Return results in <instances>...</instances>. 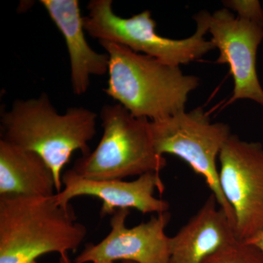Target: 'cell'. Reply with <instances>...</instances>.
<instances>
[{
  "mask_svg": "<svg viewBox=\"0 0 263 263\" xmlns=\"http://www.w3.org/2000/svg\"><path fill=\"white\" fill-rule=\"evenodd\" d=\"M56 182L41 156L0 139V196L51 197Z\"/></svg>",
  "mask_w": 263,
  "mask_h": 263,
  "instance_id": "4fadbf2b",
  "label": "cell"
},
{
  "mask_svg": "<svg viewBox=\"0 0 263 263\" xmlns=\"http://www.w3.org/2000/svg\"><path fill=\"white\" fill-rule=\"evenodd\" d=\"M129 214V209L116 211L109 234L97 245H86L73 263H169L170 237L164 231L171 220L170 213L157 214L146 222L128 228Z\"/></svg>",
  "mask_w": 263,
  "mask_h": 263,
  "instance_id": "9c48e42d",
  "label": "cell"
},
{
  "mask_svg": "<svg viewBox=\"0 0 263 263\" xmlns=\"http://www.w3.org/2000/svg\"><path fill=\"white\" fill-rule=\"evenodd\" d=\"M62 182L65 188L55 194L54 198L62 207L70 206L69 202L76 197L91 196L98 197L103 202L101 217L112 216L120 209H135L144 214L168 212V202L154 195L156 190L160 194L164 190L159 173H147L131 181H95L81 177L70 169L62 174Z\"/></svg>",
  "mask_w": 263,
  "mask_h": 263,
  "instance_id": "30bf717a",
  "label": "cell"
},
{
  "mask_svg": "<svg viewBox=\"0 0 263 263\" xmlns=\"http://www.w3.org/2000/svg\"><path fill=\"white\" fill-rule=\"evenodd\" d=\"M238 240L234 221L211 194L197 214L170 237L169 263H201Z\"/></svg>",
  "mask_w": 263,
  "mask_h": 263,
  "instance_id": "8fae6325",
  "label": "cell"
},
{
  "mask_svg": "<svg viewBox=\"0 0 263 263\" xmlns=\"http://www.w3.org/2000/svg\"><path fill=\"white\" fill-rule=\"evenodd\" d=\"M109 57L108 96L138 118L157 121L185 110L198 78L122 45L100 41Z\"/></svg>",
  "mask_w": 263,
  "mask_h": 263,
  "instance_id": "7a4b0ae2",
  "label": "cell"
},
{
  "mask_svg": "<svg viewBox=\"0 0 263 263\" xmlns=\"http://www.w3.org/2000/svg\"><path fill=\"white\" fill-rule=\"evenodd\" d=\"M219 183L233 209L238 240L263 230V146L232 134L219 156Z\"/></svg>",
  "mask_w": 263,
  "mask_h": 263,
  "instance_id": "52a82bcc",
  "label": "cell"
},
{
  "mask_svg": "<svg viewBox=\"0 0 263 263\" xmlns=\"http://www.w3.org/2000/svg\"><path fill=\"white\" fill-rule=\"evenodd\" d=\"M87 234L71 205L51 197L0 196V263H37L45 254L75 252Z\"/></svg>",
  "mask_w": 263,
  "mask_h": 263,
  "instance_id": "3957f363",
  "label": "cell"
},
{
  "mask_svg": "<svg viewBox=\"0 0 263 263\" xmlns=\"http://www.w3.org/2000/svg\"><path fill=\"white\" fill-rule=\"evenodd\" d=\"M152 141L159 155L179 157L200 175L222 208L234 221L233 209L221 192L216 160L231 136L224 123H213L202 108L185 110L157 121H150Z\"/></svg>",
  "mask_w": 263,
  "mask_h": 263,
  "instance_id": "8992f818",
  "label": "cell"
},
{
  "mask_svg": "<svg viewBox=\"0 0 263 263\" xmlns=\"http://www.w3.org/2000/svg\"><path fill=\"white\" fill-rule=\"evenodd\" d=\"M100 119L103 136L93 152L76 161V174L95 181L123 180L160 174L166 167L165 157L154 146L148 119L134 117L119 103L103 106Z\"/></svg>",
  "mask_w": 263,
  "mask_h": 263,
  "instance_id": "277c9868",
  "label": "cell"
},
{
  "mask_svg": "<svg viewBox=\"0 0 263 263\" xmlns=\"http://www.w3.org/2000/svg\"><path fill=\"white\" fill-rule=\"evenodd\" d=\"M211 41L218 48L216 62L228 64L234 90L228 104L249 99L263 106V89L257 77V51L263 39V25L235 17L228 8L216 10L209 21Z\"/></svg>",
  "mask_w": 263,
  "mask_h": 263,
  "instance_id": "ba28073f",
  "label": "cell"
},
{
  "mask_svg": "<svg viewBox=\"0 0 263 263\" xmlns=\"http://www.w3.org/2000/svg\"><path fill=\"white\" fill-rule=\"evenodd\" d=\"M97 114L84 107L57 112L49 97L17 100L2 112L1 139L41 156L53 171L57 193L62 191V170L72 154L89 155V142L96 135Z\"/></svg>",
  "mask_w": 263,
  "mask_h": 263,
  "instance_id": "6da1fadb",
  "label": "cell"
},
{
  "mask_svg": "<svg viewBox=\"0 0 263 263\" xmlns=\"http://www.w3.org/2000/svg\"><path fill=\"white\" fill-rule=\"evenodd\" d=\"M201 263H263V255L254 245L238 240L211 254Z\"/></svg>",
  "mask_w": 263,
  "mask_h": 263,
  "instance_id": "5bb4252c",
  "label": "cell"
},
{
  "mask_svg": "<svg viewBox=\"0 0 263 263\" xmlns=\"http://www.w3.org/2000/svg\"><path fill=\"white\" fill-rule=\"evenodd\" d=\"M246 242L251 243V245H254V247H257V248L260 251L261 253H262L263 255V230H261L258 234L256 235L253 238H251L250 240H247V241Z\"/></svg>",
  "mask_w": 263,
  "mask_h": 263,
  "instance_id": "2e32d148",
  "label": "cell"
},
{
  "mask_svg": "<svg viewBox=\"0 0 263 263\" xmlns=\"http://www.w3.org/2000/svg\"><path fill=\"white\" fill-rule=\"evenodd\" d=\"M41 3L65 37L72 91L76 95H84L89 89L91 76L108 72V53H98L90 47L78 0H41Z\"/></svg>",
  "mask_w": 263,
  "mask_h": 263,
  "instance_id": "7c38bea8",
  "label": "cell"
},
{
  "mask_svg": "<svg viewBox=\"0 0 263 263\" xmlns=\"http://www.w3.org/2000/svg\"><path fill=\"white\" fill-rule=\"evenodd\" d=\"M112 5L111 0H92L88 4L89 13L84 17L85 31L99 42L122 45L176 67L196 61L215 49L212 41L205 39L211 15L205 10L194 17L197 28L191 37L175 40L157 33L150 10L125 18L114 13Z\"/></svg>",
  "mask_w": 263,
  "mask_h": 263,
  "instance_id": "5b68a950",
  "label": "cell"
},
{
  "mask_svg": "<svg viewBox=\"0 0 263 263\" xmlns=\"http://www.w3.org/2000/svg\"><path fill=\"white\" fill-rule=\"evenodd\" d=\"M117 263H137V262H130V261H122V262H119Z\"/></svg>",
  "mask_w": 263,
  "mask_h": 263,
  "instance_id": "ac0fdd59",
  "label": "cell"
},
{
  "mask_svg": "<svg viewBox=\"0 0 263 263\" xmlns=\"http://www.w3.org/2000/svg\"><path fill=\"white\" fill-rule=\"evenodd\" d=\"M227 8L234 10L240 18L254 21L263 25V10L258 1H227Z\"/></svg>",
  "mask_w": 263,
  "mask_h": 263,
  "instance_id": "9a60e30c",
  "label": "cell"
},
{
  "mask_svg": "<svg viewBox=\"0 0 263 263\" xmlns=\"http://www.w3.org/2000/svg\"><path fill=\"white\" fill-rule=\"evenodd\" d=\"M58 263H73L69 257L68 254L63 253L60 254Z\"/></svg>",
  "mask_w": 263,
  "mask_h": 263,
  "instance_id": "e0dca14e",
  "label": "cell"
}]
</instances>
